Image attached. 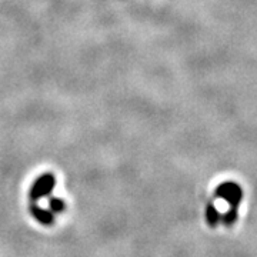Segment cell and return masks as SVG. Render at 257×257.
<instances>
[{
  "instance_id": "1",
  "label": "cell",
  "mask_w": 257,
  "mask_h": 257,
  "mask_svg": "<svg viewBox=\"0 0 257 257\" xmlns=\"http://www.w3.org/2000/svg\"><path fill=\"white\" fill-rule=\"evenodd\" d=\"M214 196L226 200L231 206V209H237L241 200H243V190L239 184L234 183V182H224V183H221L220 186L216 187Z\"/></svg>"
},
{
  "instance_id": "2",
  "label": "cell",
  "mask_w": 257,
  "mask_h": 257,
  "mask_svg": "<svg viewBox=\"0 0 257 257\" xmlns=\"http://www.w3.org/2000/svg\"><path fill=\"white\" fill-rule=\"evenodd\" d=\"M55 187V177L52 175H43L37 179L35 184L32 186V190H30V197L32 199H40V197H45L49 196L52 190Z\"/></svg>"
},
{
  "instance_id": "3",
  "label": "cell",
  "mask_w": 257,
  "mask_h": 257,
  "mask_svg": "<svg viewBox=\"0 0 257 257\" xmlns=\"http://www.w3.org/2000/svg\"><path fill=\"white\" fill-rule=\"evenodd\" d=\"M221 216L219 210L214 207V204L213 203H209V206H207V209H206V220L209 223V226L211 227H214V226H217V223L220 221Z\"/></svg>"
},
{
  "instance_id": "4",
  "label": "cell",
  "mask_w": 257,
  "mask_h": 257,
  "mask_svg": "<svg viewBox=\"0 0 257 257\" xmlns=\"http://www.w3.org/2000/svg\"><path fill=\"white\" fill-rule=\"evenodd\" d=\"M237 220V209H231L230 207V210L221 217V221H223V224L224 226H231V224H234V221Z\"/></svg>"
},
{
  "instance_id": "5",
  "label": "cell",
  "mask_w": 257,
  "mask_h": 257,
  "mask_svg": "<svg viewBox=\"0 0 257 257\" xmlns=\"http://www.w3.org/2000/svg\"><path fill=\"white\" fill-rule=\"evenodd\" d=\"M33 214H35L42 223H50V221H52V214L46 210H42V209L35 207V209H33Z\"/></svg>"
},
{
  "instance_id": "6",
  "label": "cell",
  "mask_w": 257,
  "mask_h": 257,
  "mask_svg": "<svg viewBox=\"0 0 257 257\" xmlns=\"http://www.w3.org/2000/svg\"><path fill=\"white\" fill-rule=\"evenodd\" d=\"M50 206H52V209L56 211L63 210V202L59 200V199H52V200H50Z\"/></svg>"
}]
</instances>
